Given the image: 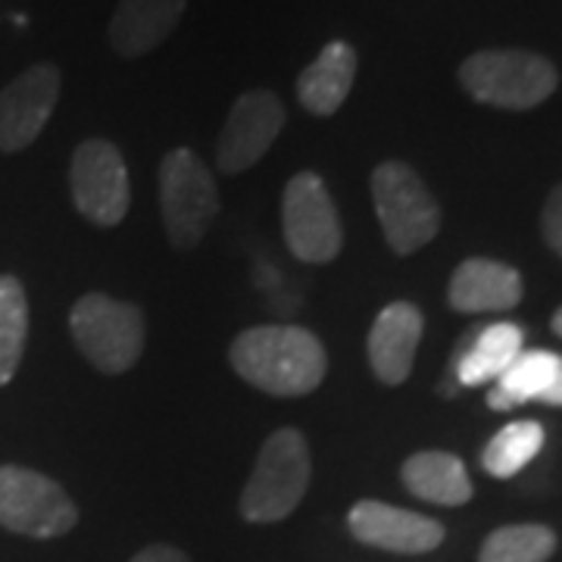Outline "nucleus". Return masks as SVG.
<instances>
[{
	"mask_svg": "<svg viewBox=\"0 0 562 562\" xmlns=\"http://www.w3.org/2000/svg\"><path fill=\"white\" fill-rule=\"evenodd\" d=\"M228 360L244 382L272 397H303L316 391L328 372L322 341L301 325H257L241 331Z\"/></svg>",
	"mask_w": 562,
	"mask_h": 562,
	"instance_id": "1",
	"label": "nucleus"
},
{
	"mask_svg": "<svg viewBox=\"0 0 562 562\" xmlns=\"http://www.w3.org/2000/svg\"><path fill=\"white\" fill-rule=\"evenodd\" d=\"M462 91L472 101L497 110H535L557 88V66L531 50H479L460 66Z\"/></svg>",
	"mask_w": 562,
	"mask_h": 562,
	"instance_id": "2",
	"label": "nucleus"
},
{
	"mask_svg": "<svg viewBox=\"0 0 562 562\" xmlns=\"http://www.w3.org/2000/svg\"><path fill=\"white\" fill-rule=\"evenodd\" d=\"M310 487V447L297 428H279L262 443L254 475L241 494L247 522L288 519Z\"/></svg>",
	"mask_w": 562,
	"mask_h": 562,
	"instance_id": "3",
	"label": "nucleus"
},
{
	"mask_svg": "<svg viewBox=\"0 0 562 562\" xmlns=\"http://www.w3.org/2000/svg\"><path fill=\"white\" fill-rule=\"evenodd\" d=\"M372 201L384 241L401 257L416 254L441 228V206L425 188L419 172L401 160L382 162L372 172Z\"/></svg>",
	"mask_w": 562,
	"mask_h": 562,
	"instance_id": "4",
	"label": "nucleus"
},
{
	"mask_svg": "<svg viewBox=\"0 0 562 562\" xmlns=\"http://www.w3.org/2000/svg\"><path fill=\"white\" fill-rule=\"evenodd\" d=\"M69 331L85 360L106 375L128 372L144 353L140 310L106 294H85L69 313Z\"/></svg>",
	"mask_w": 562,
	"mask_h": 562,
	"instance_id": "5",
	"label": "nucleus"
},
{
	"mask_svg": "<svg viewBox=\"0 0 562 562\" xmlns=\"http://www.w3.org/2000/svg\"><path fill=\"white\" fill-rule=\"evenodd\" d=\"M160 206L166 235L179 250H191L203 241L210 222L220 213V188L194 150L176 147L162 157Z\"/></svg>",
	"mask_w": 562,
	"mask_h": 562,
	"instance_id": "6",
	"label": "nucleus"
},
{
	"mask_svg": "<svg viewBox=\"0 0 562 562\" xmlns=\"http://www.w3.org/2000/svg\"><path fill=\"white\" fill-rule=\"evenodd\" d=\"M79 522V509L60 484L22 465H0V525L25 538H60Z\"/></svg>",
	"mask_w": 562,
	"mask_h": 562,
	"instance_id": "7",
	"label": "nucleus"
},
{
	"mask_svg": "<svg viewBox=\"0 0 562 562\" xmlns=\"http://www.w3.org/2000/svg\"><path fill=\"white\" fill-rule=\"evenodd\" d=\"M281 228L291 254L303 262H331L341 254L344 232L338 206L316 172H297L284 188Z\"/></svg>",
	"mask_w": 562,
	"mask_h": 562,
	"instance_id": "8",
	"label": "nucleus"
},
{
	"mask_svg": "<svg viewBox=\"0 0 562 562\" xmlns=\"http://www.w3.org/2000/svg\"><path fill=\"white\" fill-rule=\"evenodd\" d=\"M72 203L81 216L101 228L120 225L132 203L128 169L113 140L91 138L76 147L69 166Z\"/></svg>",
	"mask_w": 562,
	"mask_h": 562,
	"instance_id": "9",
	"label": "nucleus"
},
{
	"mask_svg": "<svg viewBox=\"0 0 562 562\" xmlns=\"http://www.w3.org/2000/svg\"><path fill=\"white\" fill-rule=\"evenodd\" d=\"M281 125H284V106L279 94L266 88L241 94L222 125L220 144H216L220 172L238 176L244 169L257 166L281 135Z\"/></svg>",
	"mask_w": 562,
	"mask_h": 562,
	"instance_id": "10",
	"label": "nucleus"
},
{
	"mask_svg": "<svg viewBox=\"0 0 562 562\" xmlns=\"http://www.w3.org/2000/svg\"><path fill=\"white\" fill-rule=\"evenodd\" d=\"M60 98V69L38 63L0 91V150L20 154L44 132Z\"/></svg>",
	"mask_w": 562,
	"mask_h": 562,
	"instance_id": "11",
	"label": "nucleus"
},
{
	"mask_svg": "<svg viewBox=\"0 0 562 562\" xmlns=\"http://www.w3.org/2000/svg\"><path fill=\"white\" fill-rule=\"evenodd\" d=\"M347 525L360 543L379 547L387 553H406V557L431 553L443 541V525L438 519L382 501L357 503L347 516Z\"/></svg>",
	"mask_w": 562,
	"mask_h": 562,
	"instance_id": "12",
	"label": "nucleus"
},
{
	"mask_svg": "<svg viewBox=\"0 0 562 562\" xmlns=\"http://www.w3.org/2000/svg\"><path fill=\"white\" fill-rule=\"evenodd\" d=\"M525 350L522 325L516 322H491L475 325L460 347L453 350L450 375L441 384L443 397H453L457 387H479L494 384L506 372V366Z\"/></svg>",
	"mask_w": 562,
	"mask_h": 562,
	"instance_id": "13",
	"label": "nucleus"
},
{
	"mask_svg": "<svg viewBox=\"0 0 562 562\" xmlns=\"http://www.w3.org/2000/svg\"><path fill=\"white\" fill-rule=\"evenodd\" d=\"M425 319L413 303L384 306L369 331V362L382 384H403L413 372Z\"/></svg>",
	"mask_w": 562,
	"mask_h": 562,
	"instance_id": "14",
	"label": "nucleus"
},
{
	"mask_svg": "<svg viewBox=\"0 0 562 562\" xmlns=\"http://www.w3.org/2000/svg\"><path fill=\"white\" fill-rule=\"evenodd\" d=\"M447 301L457 313H503L522 301V276L497 260H465L457 266Z\"/></svg>",
	"mask_w": 562,
	"mask_h": 562,
	"instance_id": "15",
	"label": "nucleus"
},
{
	"mask_svg": "<svg viewBox=\"0 0 562 562\" xmlns=\"http://www.w3.org/2000/svg\"><path fill=\"white\" fill-rule=\"evenodd\" d=\"M188 0H120L110 20V44L113 50L135 60L157 50L179 25Z\"/></svg>",
	"mask_w": 562,
	"mask_h": 562,
	"instance_id": "16",
	"label": "nucleus"
},
{
	"mask_svg": "<svg viewBox=\"0 0 562 562\" xmlns=\"http://www.w3.org/2000/svg\"><path fill=\"white\" fill-rule=\"evenodd\" d=\"M357 50L347 41H331L297 79V101L313 116H335L357 79Z\"/></svg>",
	"mask_w": 562,
	"mask_h": 562,
	"instance_id": "17",
	"label": "nucleus"
},
{
	"mask_svg": "<svg viewBox=\"0 0 562 562\" xmlns=\"http://www.w3.org/2000/svg\"><path fill=\"white\" fill-rule=\"evenodd\" d=\"M403 484L413 497L438 506H462L472 501V482L460 457L447 450H422L403 462Z\"/></svg>",
	"mask_w": 562,
	"mask_h": 562,
	"instance_id": "18",
	"label": "nucleus"
},
{
	"mask_svg": "<svg viewBox=\"0 0 562 562\" xmlns=\"http://www.w3.org/2000/svg\"><path fill=\"white\" fill-rule=\"evenodd\" d=\"M560 353L553 350H522L516 360L506 366L497 382L487 391V406L506 413L531 401H541L543 391L550 387L557 369H560Z\"/></svg>",
	"mask_w": 562,
	"mask_h": 562,
	"instance_id": "19",
	"label": "nucleus"
},
{
	"mask_svg": "<svg viewBox=\"0 0 562 562\" xmlns=\"http://www.w3.org/2000/svg\"><path fill=\"white\" fill-rule=\"evenodd\" d=\"M543 425L541 422H509L501 428L482 450V469L494 479H513L528 462L541 453Z\"/></svg>",
	"mask_w": 562,
	"mask_h": 562,
	"instance_id": "20",
	"label": "nucleus"
},
{
	"mask_svg": "<svg viewBox=\"0 0 562 562\" xmlns=\"http://www.w3.org/2000/svg\"><path fill=\"white\" fill-rule=\"evenodd\" d=\"M29 341V301L16 276H0V387L13 382Z\"/></svg>",
	"mask_w": 562,
	"mask_h": 562,
	"instance_id": "21",
	"label": "nucleus"
},
{
	"mask_svg": "<svg viewBox=\"0 0 562 562\" xmlns=\"http://www.w3.org/2000/svg\"><path fill=\"white\" fill-rule=\"evenodd\" d=\"M557 550V535L547 525H503L487 535L479 562H547Z\"/></svg>",
	"mask_w": 562,
	"mask_h": 562,
	"instance_id": "22",
	"label": "nucleus"
},
{
	"mask_svg": "<svg viewBox=\"0 0 562 562\" xmlns=\"http://www.w3.org/2000/svg\"><path fill=\"white\" fill-rule=\"evenodd\" d=\"M541 228H543V241L550 244V250L562 257V184L550 191V198L543 203V216H541Z\"/></svg>",
	"mask_w": 562,
	"mask_h": 562,
	"instance_id": "23",
	"label": "nucleus"
},
{
	"mask_svg": "<svg viewBox=\"0 0 562 562\" xmlns=\"http://www.w3.org/2000/svg\"><path fill=\"white\" fill-rule=\"evenodd\" d=\"M132 562H188V557L176 550V547H166V543H154L147 550H140L138 557Z\"/></svg>",
	"mask_w": 562,
	"mask_h": 562,
	"instance_id": "24",
	"label": "nucleus"
},
{
	"mask_svg": "<svg viewBox=\"0 0 562 562\" xmlns=\"http://www.w3.org/2000/svg\"><path fill=\"white\" fill-rule=\"evenodd\" d=\"M541 403L543 406H562V360L560 369H557V375H553V382H550V387L543 391Z\"/></svg>",
	"mask_w": 562,
	"mask_h": 562,
	"instance_id": "25",
	"label": "nucleus"
},
{
	"mask_svg": "<svg viewBox=\"0 0 562 562\" xmlns=\"http://www.w3.org/2000/svg\"><path fill=\"white\" fill-rule=\"evenodd\" d=\"M553 331H557V335L562 338V306L557 310V313H553Z\"/></svg>",
	"mask_w": 562,
	"mask_h": 562,
	"instance_id": "26",
	"label": "nucleus"
}]
</instances>
